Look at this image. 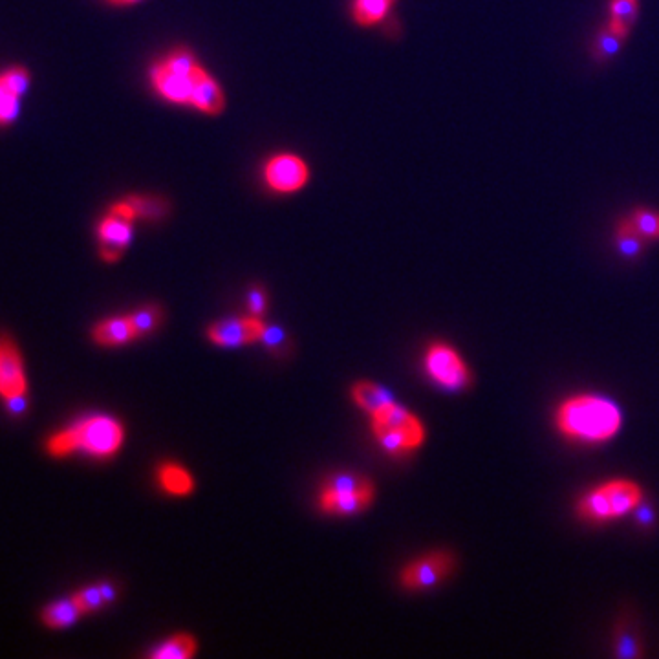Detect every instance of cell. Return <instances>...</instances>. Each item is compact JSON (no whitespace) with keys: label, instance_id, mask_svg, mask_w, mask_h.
<instances>
[{"label":"cell","instance_id":"5bb4252c","mask_svg":"<svg viewBox=\"0 0 659 659\" xmlns=\"http://www.w3.org/2000/svg\"><path fill=\"white\" fill-rule=\"evenodd\" d=\"M374 498V487H365L357 491H332L325 489L321 495V508L328 513L352 515L367 508Z\"/></svg>","mask_w":659,"mask_h":659},{"label":"cell","instance_id":"cb8c5ba5","mask_svg":"<svg viewBox=\"0 0 659 659\" xmlns=\"http://www.w3.org/2000/svg\"><path fill=\"white\" fill-rule=\"evenodd\" d=\"M628 220L636 227L641 237L649 240H659V213L650 209H636Z\"/></svg>","mask_w":659,"mask_h":659},{"label":"cell","instance_id":"2e32d148","mask_svg":"<svg viewBox=\"0 0 659 659\" xmlns=\"http://www.w3.org/2000/svg\"><path fill=\"white\" fill-rule=\"evenodd\" d=\"M158 482L169 495L174 497H187L195 489L193 476L189 475L182 465L163 464L158 469Z\"/></svg>","mask_w":659,"mask_h":659},{"label":"cell","instance_id":"603a6c76","mask_svg":"<svg viewBox=\"0 0 659 659\" xmlns=\"http://www.w3.org/2000/svg\"><path fill=\"white\" fill-rule=\"evenodd\" d=\"M614 645H616L614 654L619 658H639V656H643L641 641H639L638 634H636V628L632 627L628 621H623V623L617 625Z\"/></svg>","mask_w":659,"mask_h":659},{"label":"cell","instance_id":"ffe728a7","mask_svg":"<svg viewBox=\"0 0 659 659\" xmlns=\"http://www.w3.org/2000/svg\"><path fill=\"white\" fill-rule=\"evenodd\" d=\"M354 400L361 409H365L370 414H376L383 407H387L389 403H392V398L385 390L378 387V385H374V383H368V381L357 383L354 387Z\"/></svg>","mask_w":659,"mask_h":659},{"label":"cell","instance_id":"7c38bea8","mask_svg":"<svg viewBox=\"0 0 659 659\" xmlns=\"http://www.w3.org/2000/svg\"><path fill=\"white\" fill-rule=\"evenodd\" d=\"M151 79L152 85L162 98L171 103H178V105H189L191 88H193V74H184L167 63H158V65L152 66Z\"/></svg>","mask_w":659,"mask_h":659},{"label":"cell","instance_id":"4dcf8cb0","mask_svg":"<svg viewBox=\"0 0 659 659\" xmlns=\"http://www.w3.org/2000/svg\"><path fill=\"white\" fill-rule=\"evenodd\" d=\"M248 304L253 314H262L266 310V293H264V290L253 288L248 295Z\"/></svg>","mask_w":659,"mask_h":659},{"label":"cell","instance_id":"3957f363","mask_svg":"<svg viewBox=\"0 0 659 659\" xmlns=\"http://www.w3.org/2000/svg\"><path fill=\"white\" fill-rule=\"evenodd\" d=\"M645 498L638 482L627 478H614L590 489L579 498L575 511L588 522H608L621 519L636 511Z\"/></svg>","mask_w":659,"mask_h":659},{"label":"cell","instance_id":"8992f818","mask_svg":"<svg viewBox=\"0 0 659 659\" xmlns=\"http://www.w3.org/2000/svg\"><path fill=\"white\" fill-rule=\"evenodd\" d=\"M454 559L447 551H434L418 561L411 562L401 573V584L407 590H425L434 584L442 583L443 579L453 572Z\"/></svg>","mask_w":659,"mask_h":659},{"label":"cell","instance_id":"9c48e42d","mask_svg":"<svg viewBox=\"0 0 659 659\" xmlns=\"http://www.w3.org/2000/svg\"><path fill=\"white\" fill-rule=\"evenodd\" d=\"M28 390L21 352L11 339H0V398L11 400Z\"/></svg>","mask_w":659,"mask_h":659},{"label":"cell","instance_id":"83f0119b","mask_svg":"<svg viewBox=\"0 0 659 659\" xmlns=\"http://www.w3.org/2000/svg\"><path fill=\"white\" fill-rule=\"evenodd\" d=\"M76 599L77 606L81 608L83 614H90V612H96L101 606L107 603V597H105V592H103V586H90V588H85L81 592H77L74 595Z\"/></svg>","mask_w":659,"mask_h":659},{"label":"cell","instance_id":"1f68e13d","mask_svg":"<svg viewBox=\"0 0 659 659\" xmlns=\"http://www.w3.org/2000/svg\"><path fill=\"white\" fill-rule=\"evenodd\" d=\"M260 341H264L268 346H281L282 341H284V334H282V330L275 328V326H266Z\"/></svg>","mask_w":659,"mask_h":659},{"label":"cell","instance_id":"f1b7e54d","mask_svg":"<svg viewBox=\"0 0 659 659\" xmlns=\"http://www.w3.org/2000/svg\"><path fill=\"white\" fill-rule=\"evenodd\" d=\"M365 487H370V482L363 480L361 476L335 475L332 480H328L325 489H332V491H357V489H365Z\"/></svg>","mask_w":659,"mask_h":659},{"label":"cell","instance_id":"9a60e30c","mask_svg":"<svg viewBox=\"0 0 659 659\" xmlns=\"http://www.w3.org/2000/svg\"><path fill=\"white\" fill-rule=\"evenodd\" d=\"M136 337L138 335H136V330H134L129 315L101 321L94 328V339H96V343L103 346L125 345V343H129Z\"/></svg>","mask_w":659,"mask_h":659},{"label":"cell","instance_id":"8fae6325","mask_svg":"<svg viewBox=\"0 0 659 659\" xmlns=\"http://www.w3.org/2000/svg\"><path fill=\"white\" fill-rule=\"evenodd\" d=\"M132 220L118 217L110 213L103 218L98 226L99 255L105 262H116L121 259L125 249L129 248L132 240Z\"/></svg>","mask_w":659,"mask_h":659},{"label":"cell","instance_id":"52a82bcc","mask_svg":"<svg viewBox=\"0 0 659 659\" xmlns=\"http://www.w3.org/2000/svg\"><path fill=\"white\" fill-rule=\"evenodd\" d=\"M308 174L306 163L293 154L273 156L264 169L266 184L277 193H295L303 189L308 182Z\"/></svg>","mask_w":659,"mask_h":659},{"label":"cell","instance_id":"836d02e7","mask_svg":"<svg viewBox=\"0 0 659 659\" xmlns=\"http://www.w3.org/2000/svg\"><path fill=\"white\" fill-rule=\"evenodd\" d=\"M110 4H116V6H127V4H136L140 0H109Z\"/></svg>","mask_w":659,"mask_h":659},{"label":"cell","instance_id":"7a4b0ae2","mask_svg":"<svg viewBox=\"0 0 659 659\" xmlns=\"http://www.w3.org/2000/svg\"><path fill=\"white\" fill-rule=\"evenodd\" d=\"M123 436V427L114 418L90 416L54 434L46 443V449L52 456H68L76 451H85L98 458H107L121 447Z\"/></svg>","mask_w":659,"mask_h":659},{"label":"cell","instance_id":"d6a6232c","mask_svg":"<svg viewBox=\"0 0 659 659\" xmlns=\"http://www.w3.org/2000/svg\"><path fill=\"white\" fill-rule=\"evenodd\" d=\"M6 403H8V409H10L11 414H15V416H19V414H22V412L28 409L26 394L15 396V398H11V400H6Z\"/></svg>","mask_w":659,"mask_h":659},{"label":"cell","instance_id":"ba28073f","mask_svg":"<svg viewBox=\"0 0 659 659\" xmlns=\"http://www.w3.org/2000/svg\"><path fill=\"white\" fill-rule=\"evenodd\" d=\"M32 85V74L22 66H11L0 72V127L19 118L21 98Z\"/></svg>","mask_w":659,"mask_h":659},{"label":"cell","instance_id":"7402d4cb","mask_svg":"<svg viewBox=\"0 0 659 659\" xmlns=\"http://www.w3.org/2000/svg\"><path fill=\"white\" fill-rule=\"evenodd\" d=\"M196 641L187 636L180 634L173 639L165 641L160 649L154 650L151 654L152 659H187L195 656Z\"/></svg>","mask_w":659,"mask_h":659},{"label":"cell","instance_id":"4316f807","mask_svg":"<svg viewBox=\"0 0 659 659\" xmlns=\"http://www.w3.org/2000/svg\"><path fill=\"white\" fill-rule=\"evenodd\" d=\"M129 202L130 207L134 209L136 217L138 218H158L162 217L165 211V204L162 200H156L151 196H129L125 198Z\"/></svg>","mask_w":659,"mask_h":659},{"label":"cell","instance_id":"e0dca14e","mask_svg":"<svg viewBox=\"0 0 659 659\" xmlns=\"http://www.w3.org/2000/svg\"><path fill=\"white\" fill-rule=\"evenodd\" d=\"M638 0H610V21L608 28L619 37L627 39L634 21L638 19Z\"/></svg>","mask_w":659,"mask_h":659},{"label":"cell","instance_id":"d6986e66","mask_svg":"<svg viewBox=\"0 0 659 659\" xmlns=\"http://www.w3.org/2000/svg\"><path fill=\"white\" fill-rule=\"evenodd\" d=\"M645 238L639 235L636 227L632 226V222L625 218L617 224L616 229V246L617 251L627 257V259H636L643 253V246H645Z\"/></svg>","mask_w":659,"mask_h":659},{"label":"cell","instance_id":"d4e9b609","mask_svg":"<svg viewBox=\"0 0 659 659\" xmlns=\"http://www.w3.org/2000/svg\"><path fill=\"white\" fill-rule=\"evenodd\" d=\"M625 43L623 37H619L617 33L612 32L608 26L605 30H601L599 35L595 37L594 41V57L597 61H608L610 57L619 54L621 46Z\"/></svg>","mask_w":659,"mask_h":659},{"label":"cell","instance_id":"ac0fdd59","mask_svg":"<svg viewBox=\"0 0 659 659\" xmlns=\"http://www.w3.org/2000/svg\"><path fill=\"white\" fill-rule=\"evenodd\" d=\"M79 616H83L81 608L77 606L76 599H63L52 605L46 606L43 610V621L46 627L66 628L74 625Z\"/></svg>","mask_w":659,"mask_h":659},{"label":"cell","instance_id":"484cf974","mask_svg":"<svg viewBox=\"0 0 659 659\" xmlns=\"http://www.w3.org/2000/svg\"><path fill=\"white\" fill-rule=\"evenodd\" d=\"M129 317L132 325H134V330H136V335L141 337V335L152 334L156 330V326L160 325L162 314L156 306H147V308H141Z\"/></svg>","mask_w":659,"mask_h":659},{"label":"cell","instance_id":"44dd1931","mask_svg":"<svg viewBox=\"0 0 659 659\" xmlns=\"http://www.w3.org/2000/svg\"><path fill=\"white\" fill-rule=\"evenodd\" d=\"M390 6H392V0H356L354 2V19L361 26H374L387 17Z\"/></svg>","mask_w":659,"mask_h":659},{"label":"cell","instance_id":"f546056e","mask_svg":"<svg viewBox=\"0 0 659 659\" xmlns=\"http://www.w3.org/2000/svg\"><path fill=\"white\" fill-rule=\"evenodd\" d=\"M165 63L176 68L178 72H184V74H193L196 68L200 66L196 63L195 55L191 54L189 50H184V48L169 55Z\"/></svg>","mask_w":659,"mask_h":659},{"label":"cell","instance_id":"277c9868","mask_svg":"<svg viewBox=\"0 0 659 659\" xmlns=\"http://www.w3.org/2000/svg\"><path fill=\"white\" fill-rule=\"evenodd\" d=\"M372 429L381 447L390 454L411 453L425 440L422 422L394 401L372 414Z\"/></svg>","mask_w":659,"mask_h":659},{"label":"cell","instance_id":"4fadbf2b","mask_svg":"<svg viewBox=\"0 0 659 659\" xmlns=\"http://www.w3.org/2000/svg\"><path fill=\"white\" fill-rule=\"evenodd\" d=\"M189 105L200 112L211 114V116H217L226 107L222 88L218 87L217 81L209 76L202 66H198L193 72V88H191Z\"/></svg>","mask_w":659,"mask_h":659},{"label":"cell","instance_id":"6da1fadb","mask_svg":"<svg viewBox=\"0 0 659 659\" xmlns=\"http://www.w3.org/2000/svg\"><path fill=\"white\" fill-rule=\"evenodd\" d=\"M555 425L564 438L575 442L605 443L621 431L623 414L608 398L577 394L557 407Z\"/></svg>","mask_w":659,"mask_h":659},{"label":"cell","instance_id":"30bf717a","mask_svg":"<svg viewBox=\"0 0 659 659\" xmlns=\"http://www.w3.org/2000/svg\"><path fill=\"white\" fill-rule=\"evenodd\" d=\"M266 325L259 317L226 319L209 328V339L220 346H240L262 339Z\"/></svg>","mask_w":659,"mask_h":659},{"label":"cell","instance_id":"5b68a950","mask_svg":"<svg viewBox=\"0 0 659 659\" xmlns=\"http://www.w3.org/2000/svg\"><path fill=\"white\" fill-rule=\"evenodd\" d=\"M425 370L429 378L449 390L467 389L471 385V370L464 359L445 343H434L425 354Z\"/></svg>","mask_w":659,"mask_h":659}]
</instances>
